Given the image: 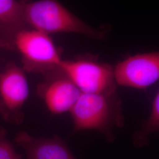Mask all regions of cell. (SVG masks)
<instances>
[{"mask_svg":"<svg viewBox=\"0 0 159 159\" xmlns=\"http://www.w3.org/2000/svg\"><path fill=\"white\" fill-rule=\"evenodd\" d=\"M69 112L74 131L95 130L108 142L114 140V130L123 127L125 124L121 102L117 92L81 93Z\"/></svg>","mask_w":159,"mask_h":159,"instance_id":"6da1fadb","label":"cell"},{"mask_svg":"<svg viewBox=\"0 0 159 159\" xmlns=\"http://www.w3.org/2000/svg\"><path fill=\"white\" fill-rule=\"evenodd\" d=\"M26 24L45 34L76 33L102 38L97 31L76 17L57 0H38L23 3Z\"/></svg>","mask_w":159,"mask_h":159,"instance_id":"7a4b0ae2","label":"cell"},{"mask_svg":"<svg viewBox=\"0 0 159 159\" xmlns=\"http://www.w3.org/2000/svg\"><path fill=\"white\" fill-rule=\"evenodd\" d=\"M82 93L116 92L113 68L95 58L81 57L61 60L59 66Z\"/></svg>","mask_w":159,"mask_h":159,"instance_id":"3957f363","label":"cell"},{"mask_svg":"<svg viewBox=\"0 0 159 159\" xmlns=\"http://www.w3.org/2000/svg\"><path fill=\"white\" fill-rule=\"evenodd\" d=\"M14 48L22 56L23 70L44 74L59 67L60 53L49 35L39 31L24 30L17 35Z\"/></svg>","mask_w":159,"mask_h":159,"instance_id":"277c9868","label":"cell"},{"mask_svg":"<svg viewBox=\"0 0 159 159\" xmlns=\"http://www.w3.org/2000/svg\"><path fill=\"white\" fill-rule=\"evenodd\" d=\"M29 95L24 70L15 64H8L0 73V111L4 119L20 123L23 120L21 109Z\"/></svg>","mask_w":159,"mask_h":159,"instance_id":"5b68a950","label":"cell"},{"mask_svg":"<svg viewBox=\"0 0 159 159\" xmlns=\"http://www.w3.org/2000/svg\"><path fill=\"white\" fill-rule=\"evenodd\" d=\"M116 84L145 89L159 79V53L139 54L118 63L113 68Z\"/></svg>","mask_w":159,"mask_h":159,"instance_id":"8992f818","label":"cell"},{"mask_svg":"<svg viewBox=\"0 0 159 159\" xmlns=\"http://www.w3.org/2000/svg\"><path fill=\"white\" fill-rule=\"evenodd\" d=\"M43 74L37 92L47 107L54 114L70 111L81 93L79 89L60 67Z\"/></svg>","mask_w":159,"mask_h":159,"instance_id":"52a82bcc","label":"cell"},{"mask_svg":"<svg viewBox=\"0 0 159 159\" xmlns=\"http://www.w3.org/2000/svg\"><path fill=\"white\" fill-rule=\"evenodd\" d=\"M15 140L25 150L27 159H77L67 143L58 136L35 137L25 131H20Z\"/></svg>","mask_w":159,"mask_h":159,"instance_id":"ba28073f","label":"cell"},{"mask_svg":"<svg viewBox=\"0 0 159 159\" xmlns=\"http://www.w3.org/2000/svg\"><path fill=\"white\" fill-rule=\"evenodd\" d=\"M23 3L17 0H0V46L14 48L17 35L25 30Z\"/></svg>","mask_w":159,"mask_h":159,"instance_id":"9c48e42d","label":"cell"},{"mask_svg":"<svg viewBox=\"0 0 159 159\" xmlns=\"http://www.w3.org/2000/svg\"><path fill=\"white\" fill-rule=\"evenodd\" d=\"M159 130V92L157 91L153 99L150 115L143 121L140 129L133 135V142L136 148H142L150 143L149 137Z\"/></svg>","mask_w":159,"mask_h":159,"instance_id":"30bf717a","label":"cell"},{"mask_svg":"<svg viewBox=\"0 0 159 159\" xmlns=\"http://www.w3.org/2000/svg\"><path fill=\"white\" fill-rule=\"evenodd\" d=\"M0 159H23L7 137L4 129L0 127Z\"/></svg>","mask_w":159,"mask_h":159,"instance_id":"8fae6325","label":"cell"}]
</instances>
